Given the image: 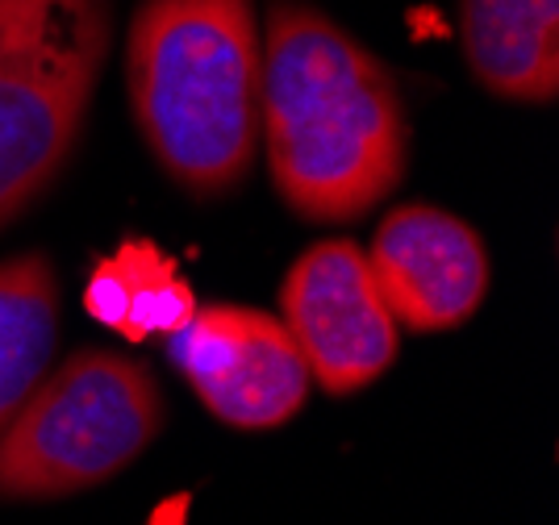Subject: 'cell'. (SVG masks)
<instances>
[{
    "instance_id": "1",
    "label": "cell",
    "mask_w": 559,
    "mask_h": 525,
    "mask_svg": "<svg viewBox=\"0 0 559 525\" xmlns=\"http://www.w3.org/2000/svg\"><path fill=\"white\" fill-rule=\"evenodd\" d=\"M259 138L280 196L305 222H355L409 163V121L393 71L301 0L267 13Z\"/></svg>"
},
{
    "instance_id": "2",
    "label": "cell",
    "mask_w": 559,
    "mask_h": 525,
    "mask_svg": "<svg viewBox=\"0 0 559 525\" xmlns=\"http://www.w3.org/2000/svg\"><path fill=\"white\" fill-rule=\"evenodd\" d=\"M255 0H146L126 38L130 105L151 155L197 196L226 192L259 146Z\"/></svg>"
},
{
    "instance_id": "3",
    "label": "cell",
    "mask_w": 559,
    "mask_h": 525,
    "mask_svg": "<svg viewBox=\"0 0 559 525\" xmlns=\"http://www.w3.org/2000/svg\"><path fill=\"white\" fill-rule=\"evenodd\" d=\"M109 38V0H0V229L68 167Z\"/></svg>"
},
{
    "instance_id": "4",
    "label": "cell",
    "mask_w": 559,
    "mask_h": 525,
    "mask_svg": "<svg viewBox=\"0 0 559 525\" xmlns=\"http://www.w3.org/2000/svg\"><path fill=\"white\" fill-rule=\"evenodd\" d=\"M164 430V396L142 363L75 350L0 430V501H50L114 480Z\"/></svg>"
},
{
    "instance_id": "5",
    "label": "cell",
    "mask_w": 559,
    "mask_h": 525,
    "mask_svg": "<svg viewBox=\"0 0 559 525\" xmlns=\"http://www.w3.org/2000/svg\"><path fill=\"white\" fill-rule=\"evenodd\" d=\"M284 330L301 350L309 380L330 396L376 384L396 359V321L350 238H326L288 267L280 288Z\"/></svg>"
},
{
    "instance_id": "6",
    "label": "cell",
    "mask_w": 559,
    "mask_h": 525,
    "mask_svg": "<svg viewBox=\"0 0 559 525\" xmlns=\"http://www.w3.org/2000/svg\"><path fill=\"white\" fill-rule=\"evenodd\" d=\"M167 355L201 405L234 430H272L297 417L309 367L284 321L251 305H197L167 338Z\"/></svg>"
},
{
    "instance_id": "7",
    "label": "cell",
    "mask_w": 559,
    "mask_h": 525,
    "mask_svg": "<svg viewBox=\"0 0 559 525\" xmlns=\"http://www.w3.org/2000/svg\"><path fill=\"white\" fill-rule=\"evenodd\" d=\"M368 267L393 321L414 334L464 325L489 293L480 234L439 205L393 208L376 229Z\"/></svg>"
},
{
    "instance_id": "8",
    "label": "cell",
    "mask_w": 559,
    "mask_h": 525,
    "mask_svg": "<svg viewBox=\"0 0 559 525\" xmlns=\"http://www.w3.org/2000/svg\"><path fill=\"white\" fill-rule=\"evenodd\" d=\"M472 75L506 100L551 105L559 92V0H460Z\"/></svg>"
},
{
    "instance_id": "9",
    "label": "cell",
    "mask_w": 559,
    "mask_h": 525,
    "mask_svg": "<svg viewBox=\"0 0 559 525\" xmlns=\"http://www.w3.org/2000/svg\"><path fill=\"white\" fill-rule=\"evenodd\" d=\"M84 309L105 330L130 343H146L171 338L180 325H188L197 313V297L155 242L130 238L117 254L96 263L84 288Z\"/></svg>"
},
{
    "instance_id": "10",
    "label": "cell",
    "mask_w": 559,
    "mask_h": 525,
    "mask_svg": "<svg viewBox=\"0 0 559 525\" xmlns=\"http://www.w3.org/2000/svg\"><path fill=\"white\" fill-rule=\"evenodd\" d=\"M59 325V284L47 254L0 263V430L47 375Z\"/></svg>"
}]
</instances>
